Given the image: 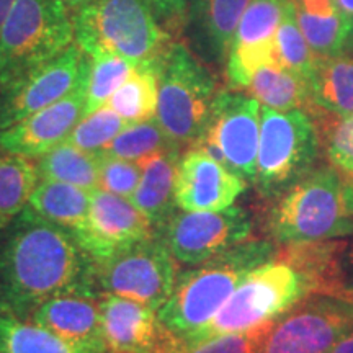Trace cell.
<instances>
[{"label":"cell","mask_w":353,"mask_h":353,"mask_svg":"<svg viewBox=\"0 0 353 353\" xmlns=\"http://www.w3.org/2000/svg\"><path fill=\"white\" fill-rule=\"evenodd\" d=\"M90 203V190L63 182L39 180L26 206L41 218L76 234L85 223Z\"/></svg>","instance_id":"25"},{"label":"cell","mask_w":353,"mask_h":353,"mask_svg":"<svg viewBox=\"0 0 353 353\" xmlns=\"http://www.w3.org/2000/svg\"><path fill=\"white\" fill-rule=\"evenodd\" d=\"M68 7V10L70 12V15H76L77 12H81L82 8H85L87 6H90L94 0H63Z\"/></svg>","instance_id":"43"},{"label":"cell","mask_w":353,"mask_h":353,"mask_svg":"<svg viewBox=\"0 0 353 353\" xmlns=\"http://www.w3.org/2000/svg\"><path fill=\"white\" fill-rule=\"evenodd\" d=\"M76 41L63 0H15L0 30V90Z\"/></svg>","instance_id":"6"},{"label":"cell","mask_w":353,"mask_h":353,"mask_svg":"<svg viewBox=\"0 0 353 353\" xmlns=\"http://www.w3.org/2000/svg\"><path fill=\"white\" fill-rule=\"evenodd\" d=\"M267 229L280 245L307 244L353 234V218L342 203V176L321 167L275 198L268 210Z\"/></svg>","instance_id":"4"},{"label":"cell","mask_w":353,"mask_h":353,"mask_svg":"<svg viewBox=\"0 0 353 353\" xmlns=\"http://www.w3.org/2000/svg\"><path fill=\"white\" fill-rule=\"evenodd\" d=\"M347 241H317L307 244L285 245L276 257L293 265L303 273L311 293L337 294L347 288L342 268V255Z\"/></svg>","instance_id":"22"},{"label":"cell","mask_w":353,"mask_h":353,"mask_svg":"<svg viewBox=\"0 0 353 353\" xmlns=\"http://www.w3.org/2000/svg\"><path fill=\"white\" fill-rule=\"evenodd\" d=\"M172 148H179V145L165 134L157 118L154 117L151 120L128 125L101 154L143 164L149 157Z\"/></svg>","instance_id":"31"},{"label":"cell","mask_w":353,"mask_h":353,"mask_svg":"<svg viewBox=\"0 0 353 353\" xmlns=\"http://www.w3.org/2000/svg\"><path fill=\"white\" fill-rule=\"evenodd\" d=\"M13 3H15V0H0V30H2L3 21L10 13Z\"/></svg>","instance_id":"44"},{"label":"cell","mask_w":353,"mask_h":353,"mask_svg":"<svg viewBox=\"0 0 353 353\" xmlns=\"http://www.w3.org/2000/svg\"><path fill=\"white\" fill-rule=\"evenodd\" d=\"M293 3L299 28L316 57L345 51L352 34L337 0H293Z\"/></svg>","instance_id":"23"},{"label":"cell","mask_w":353,"mask_h":353,"mask_svg":"<svg viewBox=\"0 0 353 353\" xmlns=\"http://www.w3.org/2000/svg\"><path fill=\"white\" fill-rule=\"evenodd\" d=\"M152 236H156V229L130 200L101 188L92 192L85 223L74 234L95 265Z\"/></svg>","instance_id":"14"},{"label":"cell","mask_w":353,"mask_h":353,"mask_svg":"<svg viewBox=\"0 0 353 353\" xmlns=\"http://www.w3.org/2000/svg\"><path fill=\"white\" fill-rule=\"evenodd\" d=\"M262 105L241 90H219L208 125L195 145L205 149L232 174L254 183L257 175Z\"/></svg>","instance_id":"9"},{"label":"cell","mask_w":353,"mask_h":353,"mask_svg":"<svg viewBox=\"0 0 353 353\" xmlns=\"http://www.w3.org/2000/svg\"><path fill=\"white\" fill-rule=\"evenodd\" d=\"M350 327V301L334 294L311 293L275 321L260 353H329Z\"/></svg>","instance_id":"11"},{"label":"cell","mask_w":353,"mask_h":353,"mask_svg":"<svg viewBox=\"0 0 353 353\" xmlns=\"http://www.w3.org/2000/svg\"><path fill=\"white\" fill-rule=\"evenodd\" d=\"M252 218L239 206L221 211H175L156 234L176 262L198 265L252 234Z\"/></svg>","instance_id":"12"},{"label":"cell","mask_w":353,"mask_h":353,"mask_svg":"<svg viewBox=\"0 0 353 353\" xmlns=\"http://www.w3.org/2000/svg\"><path fill=\"white\" fill-rule=\"evenodd\" d=\"M245 190V180L232 174L200 145L182 154L175 180L176 208L221 211L234 205Z\"/></svg>","instance_id":"18"},{"label":"cell","mask_w":353,"mask_h":353,"mask_svg":"<svg viewBox=\"0 0 353 353\" xmlns=\"http://www.w3.org/2000/svg\"><path fill=\"white\" fill-rule=\"evenodd\" d=\"M290 0H250L234 34L226 61L231 90H247L255 70L265 64L280 63L276 32Z\"/></svg>","instance_id":"15"},{"label":"cell","mask_w":353,"mask_h":353,"mask_svg":"<svg viewBox=\"0 0 353 353\" xmlns=\"http://www.w3.org/2000/svg\"><path fill=\"white\" fill-rule=\"evenodd\" d=\"M100 299L77 294L51 298L41 304L28 321L69 342L107 350L101 332Z\"/></svg>","instance_id":"20"},{"label":"cell","mask_w":353,"mask_h":353,"mask_svg":"<svg viewBox=\"0 0 353 353\" xmlns=\"http://www.w3.org/2000/svg\"><path fill=\"white\" fill-rule=\"evenodd\" d=\"M90 57V72L87 83V100L83 117L108 105L114 92L131 76L136 64L110 52H95Z\"/></svg>","instance_id":"32"},{"label":"cell","mask_w":353,"mask_h":353,"mask_svg":"<svg viewBox=\"0 0 353 353\" xmlns=\"http://www.w3.org/2000/svg\"><path fill=\"white\" fill-rule=\"evenodd\" d=\"M176 275V260L156 234L97 265V286L101 294H117L159 311L174 291Z\"/></svg>","instance_id":"10"},{"label":"cell","mask_w":353,"mask_h":353,"mask_svg":"<svg viewBox=\"0 0 353 353\" xmlns=\"http://www.w3.org/2000/svg\"><path fill=\"white\" fill-rule=\"evenodd\" d=\"M90 57L76 43L0 90V131L50 107L88 77Z\"/></svg>","instance_id":"13"},{"label":"cell","mask_w":353,"mask_h":353,"mask_svg":"<svg viewBox=\"0 0 353 353\" xmlns=\"http://www.w3.org/2000/svg\"><path fill=\"white\" fill-rule=\"evenodd\" d=\"M335 296L347 299V301H350L353 304V286H347V288H343L342 291H339V293L335 294Z\"/></svg>","instance_id":"45"},{"label":"cell","mask_w":353,"mask_h":353,"mask_svg":"<svg viewBox=\"0 0 353 353\" xmlns=\"http://www.w3.org/2000/svg\"><path fill=\"white\" fill-rule=\"evenodd\" d=\"M88 77L63 100L0 131V151L39 159L69 138L83 118Z\"/></svg>","instance_id":"17"},{"label":"cell","mask_w":353,"mask_h":353,"mask_svg":"<svg viewBox=\"0 0 353 353\" xmlns=\"http://www.w3.org/2000/svg\"><path fill=\"white\" fill-rule=\"evenodd\" d=\"M164 57V56H162ZM162 57L141 63L126 82L112 95L108 105L130 125L156 117L159 99V70Z\"/></svg>","instance_id":"28"},{"label":"cell","mask_w":353,"mask_h":353,"mask_svg":"<svg viewBox=\"0 0 353 353\" xmlns=\"http://www.w3.org/2000/svg\"><path fill=\"white\" fill-rule=\"evenodd\" d=\"M216 94L213 74L200 57L185 43H172L159 70L156 118L179 148H192L200 141Z\"/></svg>","instance_id":"7"},{"label":"cell","mask_w":353,"mask_h":353,"mask_svg":"<svg viewBox=\"0 0 353 353\" xmlns=\"http://www.w3.org/2000/svg\"><path fill=\"white\" fill-rule=\"evenodd\" d=\"M306 112L312 114L321 141L324 139L327 144L332 165L343 174L353 175V114L341 118L317 107H309Z\"/></svg>","instance_id":"34"},{"label":"cell","mask_w":353,"mask_h":353,"mask_svg":"<svg viewBox=\"0 0 353 353\" xmlns=\"http://www.w3.org/2000/svg\"><path fill=\"white\" fill-rule=\"evenodd\" d=\"M39 180L63 182L90 190L99 188L100 154H90L69 143H61L38 159Z\"/></svg>","instance_id":"29"},{"label":"cell","mask_w":353,"mask_h":353,"mask_svg":"<svg viewBox=\"0 0 353 353\" xmlns=\"http://www.w3.org/2000/svg\"><path fill=\"white\" fill-rule=\"evenodd\" d=\"M275 321L245 330V332L226 334L210 339L190 348L187 353H260L265 337L270 332Z\"/></svg>","instance_id":"37"},{"label":"cell","mask_w":353,"mask_h":353,"mask_svg":"<svg viewBox=\"0 0 353 353\" xmlns=\"http://www.w3.org/2000/svg\"><path fill=\"white\" fill-rule=\"evenodd\" d=\"M154 15L169 33H176L185 28L190 0H145Z\"/></svg>","instance_id":"38"},{"label":"cell","mask_w":353,"mask_h":353,"mask_svg":"<svg viewBox=\"0 0 353 353\" xmlns=\"http://www.w3.org/2000/svg\"><path fill=\"white\" fill-rule=\"evenodd\" d=\"M311 105L347 118L353 114V54L342 51L335 56L317 57L309 79ZM307 107V108H309Z\"/></svg>","instance_id":"24"},{"label":"cell","mask_w":353,"mask_h":353,"mask_svg":"<svg viewBox=\"0 0 353 353\" xmlns=\"http://www.w3.org/2000/svg\"><path fill=\"white\" fill-rule=\"evenodd\" d=\"M276 48L280 63L293 70L294 74L301 76L304 81L312 77L316 68V54L304 38L296 20V8H294L293 0H290L283 19L280 21L276 32Z\"/></svg>","instance_id":"33"},{"label":"cell","mask_w":353,"mask_h":353,"mask_svg":"<svg viewBox=\"0 0 353 353\" xmlns=\"http://www.w3.org/2000/svg\"><path fill=\"white\" fill-rule=\"evenodd\" d=\"M250 0H192L188 2L187 28L200 59L224 64L237 26Z\"/></svg>","instance_id":"19"},{"label":"cell","mask_w":353,"mask_h":353,"mask_svg":"<svg viewBox=\"0 0 353 353\" xmlns=\"http://www.w3.org/2000/svg\"><path fill=\"white\" fill-rule=\"evenodd\" d=\"M130 125L110 105H105L88 117H83L74 128L65 143L90 154H101L110 143Z\"/></svg>","instance_id":"35"},{"label":"cell","mask_w":353,"mask_h":353,"mask_svg":"<svg viewBox=\"0 0 353 353\" xmlns=\"http://www.w3.org/2000/svg\"><path fill=\"white\" fill-rule=\"evenodd\" d=\"M0 353H108L74 343L28 319L0 314Z\"/></svg>","instance_id":"27"},{"label":"cell","mask_w":353,"mask_h":353,"mask_svg":"<svg viewBox=\"0 0 353 353\" xmlns=\"http://www.w3.org/2000/svg\"><path fill=\"white\" fill-rule=\"evenodd\" d=\"M329 353H353V327L347 330L345 334L334 343Z\"/></svg>","instance_id":"41"},{"label":"cell","mask_w":353,"mask_h":353,"mask_svg":"<svg viewBox=\"0 0 353 353\" xmlns=\"http://www.w3.org/2000/svg\"><path fill=\"white\" fill-rule=\"evenodd\" d=\"M307 294L311 290L303 273L275 257L241 281L213 319L190 339L188 350L219 335L245 332L280 319Z\"/></svg>","instance_id":"5"},{"label":"cell","mask_w":353,"mask_h":353,"mask_svg":"<svg viewBox=\"0 0 353 353\" xmlns=\"http://www.w3.org/2000/svg\"><path fill=\"white\" fill-rule=\"evenodd\" d=\"M101 298L97 265L69 229L26 206L0 229V314L30 319L56 296Z\"/></svg>","instance_id":"1"},{"label":"cell","mask_w":353,"mask_h":353,"mask_svg":"<svg viewBox=\"0 0 353 353\" xmlns=\"http://www.w3.org/2000/svg\"><path fill=\"white\" fill-rule=\"evenodd\" d=\"M38 182V167L32 159L0 151V229L26 208Z\"/></svg>","instance_id":"30"},{"label":"cell","mask_w":353,"mask_h":353,"mask_svg":"<svg viewBox=\"0 0 353 353\" xmlns=\"http://www.w3.org/2000/svg\"><path fill=\"white\" fill-rule=\"evenodd\" d=\"M182 154L180 148L167 149L143 164V176L130 201L157 229L176 211L175 180Z\"/></svg>","instance_id":"21"},{"label":"cell","mask_w":353,"mask_h":353,"mask_svg":"<svg viewBox=\"0 0 353 353\" xmlns=\"http://www.w3.org/2000/svg\"><path fill=\"white\" fill-rule=\"evenodd\" d=\"M339 8H341L343 19L347 21L348 30H350L352 41H353V0H337Z\"/></svg>","instance_id":"42"},{"label":"cell","mask_w":353,"mask_h":353,"mask_svg":"<svg viewBox=\"0 0 353 353\" xmlns=\"http://www.w3.org/2000/svg\"><path fill=\"white\" fill-rule=\"evenodd\" d=\"M278 255L272 241H244L176 275L169 299L157 314L188 352L190 339L213 319L250 272Z\"/></svg>","instance_id":"2"},{"label":"cell","mask_w":353,"mask_h":353,"mask_svg":"<svg viewBox=\"0 0 353 353\" xmlns=\"http://www.w3.org/2000/svg\"><path fill=\"white\" fill-rule=\"evenodd\" d=\"M342 268H343V276H345L347 286H353V234H352V241H347L345 249H343Z\"/></svg>","instance_id":"40"},{"label":"cell","mask_w":353,"mask_h":353,"mask_svg":"<svg viewBox=\"0 0 353 353\" xmlns=\"http://www.w3.org/2000/svg\"><path fill=\"white\" fill-rule=\"evenodd\" d=\"M101 332L108 353H187L164 327L156 309L131 299L103 294Z\"/></svg>","instance_id":"16"},{"label":"cell","mask_w":353,"mask_h":353,"mask_svg":"<svg viewBox=\"0 0 353 353\" xmlns=\"http://www.w3.org/2000/svg\"><path fill=\"white\" fill-rule=\"evenodd\" d=\"M342 203L345 214L353 218V175L342 176Z\"/></svg>","instance_id":"39"},{"label":"cell","mask_w":353,"mask_h":353,"mask_svg":"<svg viewBox=\"0 0 353 353\" xmlns=\"http://www.w3.org/2000/svg\"><path fill=\"white\" fill-rule=\"evenodd\" d=\"M143 176V165L126 159L100 154L99 188L130 200Z\"/></svg>","instance_id":"36"},{"label":"cell","mask_w":353,"mask_h":353,"mask_svg":"<svg viewBox=\"0 0 353 353\" xmlns=\"http://www.w3.org/2000/svg\"><path fill=\"white\" fill-rule=\"evenodd\" d=\"M249 94L260 101L262 107L278 112L304 110L311 105L309 83L281 63L265 64L255 70L247 87Z\"/></svg>","instance_id":"26"},{"label":"cell","mask_w":353,"mask_h":353,"mask_svg":"<svg viewBox=\"0 0 353 353\" xmlns=\"http://www.w3.org/2000/svg\"><path fill=\"white\" fill-rule=\"evenodd\" d=\"M321 138L311 114L304 110L262 107L255 187L275 200L312 170L319 157Z\"/></svg>","instance_id":"8"},{"label":"cell","mask_w":353,"mask_h":353,"mask_svg":"<svg viewBox=\"0 0 353 353\" xmlns=\"http://www.w3.org/2000/svg\"><path fill=\"white\" fill-rule=\"evenodd\" d=\"M76 44L87 56L110 52L132 64L157 61L172 44L145 0H94L72 15Z\"/></svg>","instance_id":"3"}]
</instances>
